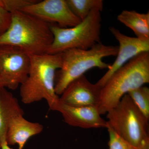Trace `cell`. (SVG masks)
I'll list each match as a JSON object with an SVG mask.
<instances>
[{
  "label": "cell",
  "instance_id": "1",
  "mask_svg": "<svg viewBox=\"0 0 149 149\" xmlns=\"http://www.w3.org/2000/svg\"><path fill=\"white\" fill-rule=\"evenodd\" d=\"M29 56V73L20 85L22 102L30 104L45 100L50 109L55 111L60 100L55 91V79L56 72L61 67V54Z\"/></svg>",
  "mask_w": 149,
  "mask_h": 149
},
{
  "label": "cell",
  "instance_id": "2",
  "mask_svg": "<svg viewBox=\"0 0 149 149\" xmlns=\"http://www.w3.org/2000/svg\"><path fill=\"white\" fill-rule=\"evenodd\" d=\"M11 14L9 27L0 36V45L13 46L29 55L47 53L53 40L51 24L21 10Z\"/></svg>",
  "mask_w": 149,
  "mask_h": 149
},
{
  "label": "cell",
  "instance_id": "3",
  "mask_svg": "<svg viewBox=\"0 0 149 149\" xmlns=\"http://www.w3.org/2000/svg\"><path fill=\"white\" fill-rule=\"evenodd\" d=\"M149 83V52H146L116 70L102 88L97 106L99 113H107L124 95Z\"/></svg>",
  "mask_w": 149,
  "mask_h": 149
},
{
  "label": "cell",
  "instance_id": "4",
  "mask_svg": "<svg viewBox=\"0 0 149 149\" xmlns=\"http://www.w3.org/2000/svg\"><path fill=\"white\" fill-rule=\"evenodd\" d=\"M118 49V46L106 45L100 42L88 49H70L62 53L61 67L56 72L55 79L56 94L61 95L70 83L89 70L108 69L111 64L103 59L116 56Z\"/></svg>",
  "mask_w": 149,
  "mask_h": 149
},
{
  "label": "cell",
  "instance_id": "5",
  "mask_svg": "<svg viewBox=\"0 0 149 149\" xmlns=\"http://www.w3.org/2000/svg\"><path fill=\"white\" fill-rule=\"evenodd\" d=\"M107 113L108 124L120 138L136 148L149 149V120L128 94Z\"/></svg>",
  "mask_w": 149,
  "mask_h": 149
},
{
  "label": "cell",
  "instance_id": "6",
  "mask_svg": "<svg viewBox=\"0 0 149 149\" xmlns=\"http://www.w3.org/2000/svg\"><path fill=\"white\" fill-rule=\"evenodd\" d=\"M95 9L85 19L74 27L61 28L51 24L53 40L47 53L61 54L72 49L87 50L100 42L102 17Z\"/></svg>",
  "mask_w": 149,
  "mask_h": 149
},
{
  "label": "cell",
  "instance_id": "7",
  "mask_svg": "<svg viewBox=\"0 0 149 149\" xmlns=\"http://www.w3.org/2000/svg\"><path fill=\"white\" fill-rule=\"evenodd\" d=\"M30 56L19 48L0 45V76L5 88L16 90L29 73Z\"/></svg>",
  "mask_w": 149,
  "mask_h": 149
},
{
  "label": "cell",
  "instance_id": "8",
  "mask_svg": "<svg viewBox=\"0 0 149 149\" xmlns=\"http://www.w3.org/2000/svg\"><path fill=\"white\" fill-rule=\"evenodd\" d=\"M20 10L61 28L74 27L81 20L72 13L66 0H44Z\"/></svg>",
  "mask_w": 149,
  "mask_h": 149
},
{
  "label": "cell",
  "instance_id": "9",
  "mask_svg": "<svg viewBox=\"0 0 149 149\" xmlns=\"http://www.w3.org/2000/svg\"><path fill=\"white\" fill-rule=\"evenodd\" d=\"M109 29L112 35L119 43V46L116 58L110 65L107 71L96 83L101 88L116 70L130 60L142 53L149 52V40L127 36L114 27H110Z\"/></svg>",
  "mask_w": 149,
  "mask_h": 149
},
{
  "label": "cell",
  "instance_id": "10",
  "mask_svg": "<svg viewBox=\"0 0 149 149\" xmlns=\"http://www.w3.org/2000/svg\"><path fill=\"white\" fill-rule=\"evenodd\" d=\"M101 87L91 83L84 75L70 83L59 97L60 102L70 106H97Z\"/></svg>",
  "mask_w": 149,
  "mask_h": 149
},
{
  "label": "cell",
  "instance_id": "11",
  "mask_svg": "<svg viewBox=\"0 0 149 149\" xmlns=\"http://www.w3.org/2000/svg\"><path fill=\"white\" fill-rule=\"evenodd\" d=\"M55 111L61 113L65 122L71 126L86 129L107 126V122L101 116L97 106H70L60 101Z\"/></svg>",
  "mask_w": 149,
  "mask_h": 149
},
{
  "label": "cell",
  "instance_id": "12",
  "mask_svg": "<svg viewBox=\"0 0 149 149\" xmlns=\"http://www.w3.org/2000/svg\"><path fill=\"white\" fill-rule=\"evenodd\" d=\"M44 127L37 122L26 120L23 115L13 117L9 123L6 135V142L8 146L17 145L19 149H23L29 139L42 133Z\"/></svg>",
  "mask_w": 149,
  "mask_h": 149
},
{
  "label": "cell",
  "instance_id": "13",
  "mask_svg": "<svg viewBox=\"0 0 149 149\" xmlns=\"http://www.w3.org/2000/svg\"><path fill=\"white\" fill-rule=\"evenodd\" d=\"M24 114L18 100L5 87L0 88V144L6 141V135L11 120Z\"/></svg>",
  "mask_w": 149,
  "mask_h": 149
},
{
  "label": "cell",
  "instance_id": "14",
  "mask_svg": "<svg viewBox=\"0 0 149 149\" xmlns=\"http://www.w3.org/2000/svg\"><path fill=\"white\" fill-rule=\"evenodd\" d=\"M118 21L132 29L136 37L149 40V12L141 13L135 10L122 11L117 16Z\"/></svg>",
  "mask_w": 149,
  "mask_h": 149
},
{
  "label": "cell",
  "instance_id": "15",
  "mask_svg": "<svg viewBox=\"0 0 149 149\" xmlns=\"http://www.w3.org/2000/svg\"><path fill=\"white\" fill-rule=\"evenodd\" d=\"M72 12L81 21L85 19L92 10L97 9L102 11L103 9L102 0H66Z\"/></svg>",
  "mask_w": 149,
  "mask_h": 149
},
{
  "label": "cell",
  "instance_id": "16",
  "mask_svg": "<svg viewBox=\"0 0 149 149\" xmlns=\"http://www.w3.org/2000/svg\"><path fill=\"white\" fill-rule=\"evenodd\" d=\"M128 95L147 119H149V88L141 86L128 92Z\"/></svg>",
  "mask_w": 149,
  "mask_h": 149
},
{
  "label": "cell",
  "instance_id": "17",
  "mask_svg": "<svg viewBox=\"0 0 149 149\" xmlns=\"http://www.w3.org/2000/svg\"><path fill=\"white\" fill-rule=\"evenodd\" d=\"M109 134V149H143L133 146L120 138L108 124L107 127Z\"/></svg>",
  "mask_w": 149,
  "mask_h": 149
},
{
  "label": "cell",
  "instance_id": "18",
  "mask_svg": "<svg viewBox=\"0 0 149 149\" xmlns=\"http://www.w3.org/2000/svg\"><path fill=\"white\" fill-rule=\"evenodd\" d=\"M37 0H0V6L11 13L37 2Z\"/></svg>",
  "mask_w": 149,
  "mask_h": 149
},
{
  "label": "cell",
  "instance_id": "19",
  "mask_svg": "<svg viewBox=\"0 0 149 149\" xmlns=\"http://www.w3.org/2000/svg\"><path fill=\"white\" fill-rule=\"evenodd\" d=\"M11 19L12 14L0 6V36L8 29Z\"/></svg>",
  "mask_w": 149,
  "mask_h": 149
},
{
  "label": "cell",
  "instance_id": "20",
  "mask_svg": "<svg viewBox=\"0 0 149 149\" xmlns=\"http://www.w3.org/2000/svg\"><path fill=\"white\" fill-rule=\"evenodd\" d=\"M0 148L1 149H13L10 148L7 143L6 141H3L0 144Z\"/></svg>",
  "mask_w": 149,
  "mask_h": 149
},
{
  "label": "cell",
  "instance_id": "21",
  "mask_svg": "<svg viewBox=\"0 0 149 149\" xmlns=\"http://www.w3.org/2000/svg\"><path fill=\"white\" fill-rule=\"evenodd\" d=\"M1 87H5L4 85L1 76H0V88Z\"/></svg>",
  "mask_w": 149,
  "mask_h": 149
}]
</instances>
